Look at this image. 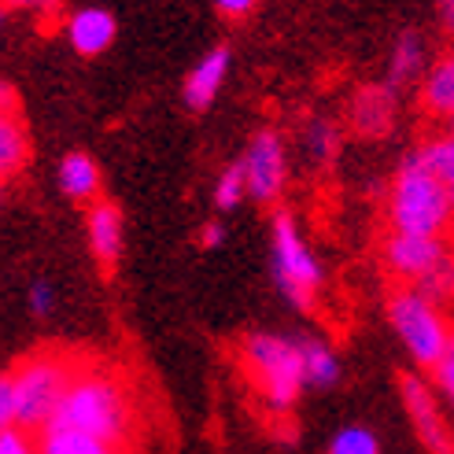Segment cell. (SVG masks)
<instances>
[{"label":"cell","instance_id":"6da1fadb","mask_svg":"<svg viewBox=\"0 0 454 454\" xmlns=\"http://www.w3.org/2000/svg\"><path fill=\"white\" fill-rule=\"evenodd\" d=\"M74 366L63 355H30L0 377V425L44 433L74 380Z\"/></svg>","mask_w":454,"mask_h":454},{"label":"cell","instance_id":"7a4b0ae2","mask_svg":"<svg viewBox=\"0 0 454 454\" xmlns=\"http://www.w3.org/2000/svg\"><path fill=\"white\" fill-rule=\"evenodd\" d=\"M52 425L78 428V433H89L97 440L122 447L133 428V406L126 399V388L111 373L82 370V373H74Z\"/></svg>","mask_w":454,"mask_h":454},{"label":"cell","instance_id":"3957f363","mask_svg":"<svg viewBox=\"0 0 454 454\" xmlns=\"http://www.w3.org/2000/svg\"><path fill=\"white\" fill-rule=\"evenodd\" d=\"M454 222V203L450 185L428 170L418 152H406L399 163L392 189H388V225L399 233H418V237H443Z\"/></svg>","mask_w":454,"mask_h":454},{"label":"cell","instance_id":"277c9868","mask_svg":"<svg viewBox=\"0 0 454 454\" xmlns=\"http://www.w3.org/2000/svg\"><path fill=\"white\" fill-rule=\"evenodd\" d=\"M240 366L247 380L259 388L270 411H292L307 388L303 380V355H300V340L274 336V333H252L240 344Z\"/></svg>","mask_w":454,"mask_h":454},{"label":"cell","instance_id":"5b68a950","mask_svg":"<svg viewBox=\"0 0 454 454\" xmlns=\"http://www.w3.org/2000/svg\"><path fill=\"white\" fill-rule=\"evenodd\" d=\"M388 322H392L395 336L403 340V348L411 351V358L425 370L436 366L440 355L450 344V336H454L440 303L428 300L414 285H403L388 296Z\"/></svg>","mask_w":454,"mask_h":454},{"label":"cell","instance_id":"8992f818","mask_svg":"<svg viewBox=\"0 0 454 454\" xmlns=\"http://www.w3.org/2000/svg\"><path fill=\"white\" fill-rule=\"evenodd\" d=\"M270 266H274V281L285 292V300L292 307H314L317 285H322V266H317L314 252L307 247V240L300 237V225L292 215L278 211L274 215V230H270Z\"/></svg>","mask_w":454,"mask_h":454},{"label":"cell","instance_id":"52a82bcc","mask_svg":"<svg viewBox=\"0 0 454 454\" xmlns=\"http://www.w3.org/2000/svg\"><path fill=\"white\" fill-rule=\"evenodd\" d=\"M399 395H403L406 418H411L425 450L428 454H454V428H450L443 406H440L436 384H428L418 373H403L399 377Z\"/></svg>","mask_w":454,"mask_h":454},{"label":"cell","instance_id":"ba28073f","mask_svg":"<svg viewBox=\"0 0 454 454\" xmlns=\"http://www.w3.org/2000/svg\"><path fill=\"white\" fill-rule=\"evenodd\" d=\"M447 255H450V252H447L443 237H418V233H399V230H392L388 237L380 240L384 270H388L392 278L406 281V285L425 281Z\"/></svg>","mask_w":454,"mask_h":454},{"label":"cell","instance_id":"9c48e42d","mask_svg":"<svg viewBox=\"0 0 454 454\" xmlns=\"http://www.w3.org/2000/svg\"><path fill=\"white\" fill-rule=\"evenodd\" d=\"M244 177H247V196L255 203H274L285 189L288 177V159H285V145L274 129H259L244 152Z\"/></svg>","mask_w":454,"mask_h":454},{"label":"cell","instance_id":"30bf717a","mask_svg":"<svg viewBox=\"0 0 454 454\" xmlns=\"http://www.w3.org/2000/svg\"><path fill=\"white\" fill-rule=\"evenodd\" d=\"M348 119H351V129L358 133V137H384L395 122V89L388 82L358 89V93L351 97Z\"/></svg>","mask_w":454,"mask_h":454},{"label":"cell","instance_id":"8fae6325","mask_svg":"<svg viewBox=\"0 0 454 454\" xmlns=\"http://www.w3.org/2000/svg\"><path fill=\"white\" fill-rule=\"evenodd\" d=\"M85 230H89V247L100 266H115L119 255H122V211L115 203L107 200H97L89 207V218H85Z\"/></svg>","mask_w":454,"mask_h":454},{"label":"cell","instance_id":"7c38bea8","mask_svg":"<svg viewBox=\"0 0 454 454\" xmlns=\"http://www.w3.org/2000/svg\"><path fill=\"white\" fill-rule=\"evenodd\" d=\"M67 37L78 56H100L115 41V19L104 8H82L67 19Z\"/></svg>","mask_w":454,"mask_h":454},{"label":"cell","instance_id":"4fadbf2b","mask_svg":"<svg viewBox=\"0 0 454 454\" xmlns=\"http://www.w3.org/2000/svg\"><path fill=\"white\" fill-rule=\"evenodd\" d=\"M225 74H230V49H225V44H218V49H211V52L189 71V78H185V104H189L192 111L211 107V100L218 97Z\"/></svg>","mask_w":454,"mask_h":454},{"label":"cell","instance_id":"5bb4252c","mask_svg":"<svg viewBox=\"0 0 454 454\" xmlns=\"http://www.w3.org/2000/svg\"><path fill=\"white\" fill-rule=\"evenodd\" d=\"M418 97H421V107L433 119L454 122V49L443 52L436 63H428Z\"/></svg>","mask_w":454,"mask_h":454},{"label":"cell","instance_id":"9a60e30c","mask_svg":"<svg viewBox=\"0 0 454 454\" xmlns=\"http://www.w3.org/2000/svg\"><path fill=\"white\" fill-rule=\"evenodd\" d=\"M300 355H303V380L307 388H333L340 380V358L336 351L317 336H296Z\"/></svg>","mask_w":454,"mask_h":454},{"label":"cell","instance_id":"2e32d148","mask_svg":"<svg viewBox=\"0 0 454 454\" xmlns=\"http://www.w3.org/2000/svg\"><path fill=\"white\" fill-rule=\"evenodd\" d=\"M37 443H41V454H119L115 443L78 433V428H63V425H49Z\"/></svg>","mask_w":454,"mask_h":454},{"label":"cell","instance_id":"e0dca14e","mask_svg":"<svg viewBox=\"0 0 454 454\" xmlns=\"http://www.w3.org/2000/svg\"><path fill=\"white\" fill-rule=\"evenodd\" d=\"M59 189L71 200H97L100 192V170L85 152H71L63 155L59 163Z\"/></svg>","mask_w":454,"mask_h":454},{"label":"cell","instance_id":"ac0fdd59","mask_svg":"<svg viewBox=\"0 0 454 454\" xmlns=\"http://www.w3.org/2000/svg\"><path fill=\"white\" fill-rule=\"evenodd\" d=\"M425 71V44L414 30H406L395 37L392 44V56H388V85L399 89L406 82H414Z\"/></svg>","mask_w":454,"mask_h":454},{"label":"cell","instance_id":"d6986e66","mask_svg":"<svg viewBox=\"0 0 454 454\" xmlns=\"http://www.w3.org/2000/svg\"><path fill=\"white\" fill-rule=\"evenodd\" d=\"M414 152H418L421 163L443 181V185L454 189V129L450 126L440 129V133H433V137H425Z\"/></svg>","mask_w":454,"mask_h":454},{"label":"cell","instance_id":"ffe728a7","mask_svg":"<svg viewBox=\"0 0 454 454\" xmlns=\"http://www.w3.org/2000/svg\"><path fill=\"white\" fill-rule=\"evenodd\" d=\"M27 155H30L27 129H22V122L15 115L4 111V119H0V174L4 177L19 174L22 163H27Z\"/></svg>","mask_w":454,"mask_h":454},{"label":"cell","instance_id":"44dd1931","mask_svg":"<svg viewBox=\"0 0 454 454\" xmlns=\"http://www.w3.org/2000/svg\"><path fill=\"white\" fill-rule=\"evenodd\" d=\"M303 148L310 152V159L317 167H329L336 159V152H340V129H336V122L310 119L307 129H303Z\"/></svg>","mask_w":454,"mask_h":454},{"label":"cell","instance_id":"7402d4cb","mask_svg":"<svg viewBox=\"0 0 454 454\" xmlns=\"http://www.w3.org/2000/svg\"><path fill=\"white\" fill-rule=\"evenodd\" d=\"M325 454H380V443L373 436V428L366 425H348L329 440Z\"/></svg>","mask_w":454,"mask_h":454},{"label":"cell","instance_id":"603a6c76","mask_svg":"<svg viewBox=\"0 0 454 454\" xmlns=\"http://www.w3.org/2000/svg\"><path fill=\"white\" fill-rule=\"evenodd\" d=\"M247 196V177H244V163L225 167L215 181V207L218 211H233L237 203Z\"/></svg>","mask_w":454,"mask_h":454},{"label":"cell","instance_id":"cb8c5ba5","mask_svg":"<svg viewBox=\"0 0 454 454\" xmlns=\"http://www.w3.org/2000/svg\"><path fill=\"white\" fill-rule=\"evenodd\" d=\"M414 288H421L428 300H436V303H443V300H454V255H447L433 274H428L425 281H418Z\"/></svg>","mask_w":454,"mask_h":454},{"label":"cell","instance_id":"d4e9b609","mask_svg":"<svg viewBox=\"0 0 454 454\" xmlns=\"http://www.w3.org/2000/svg\"><path fill=\"white\" fill-rule=\"evenodd\" d=\"M433 384H436V392H440V399L454 406V336H450V344H447V351L440 355V362H436V366H433Z\"/></svg>","mask_w":454,"mask_h":454},{"label":"cell","instance_id":"484cf974","mask_svg":"<svg viewBox=\"0 0 454 454\" xmlns=\"http://www.w3.org/2000/svg\"><path fill=\"white\" fill-rule=\"evenodd\" d=\"M0 454H41V443H34V433L19 425L0 428Z\"/></svg>","mask_w":454,"mask_h":454},{"label":"cell","instance_id":"4316f807","mask_svg":"<svg viewBox=\"0 0 454 454\" xmlns=\"http://www.w3.org/2000/svg\"><path fill=\"white\" fill-rule=\"evenodd\" d=\"M27 303H30V314H34V317H49V314L56 310V288L44 281V278L30 281V288H27Z\"/></svg>","mask_w":454,"mask_h":454},{"label":"cell","instance_id":"83f0119b","mask_svg":"<svg viewBox=\"0 0 454 454\" xmlns=\"http://www.w3.org/2000/svg\"><path fill=\"white\" fill-rule=\"evenodd\" d=\"M255 4H259V0H215V8H218L225 19H244Z\"/></svg>","mask_w":454,"mask_h":454},{"label":"cell","instance_id":"f1b7e54d","mask_svg":"<svg viewBox=\"0 0 454 454\" xmlns=\"http://www.w3.org/2000/svg\"><path fill=\"white\" fill-rule=\"evenodd\" d=\"M222 237H225L222 222H207V225L200 230V244H203V247H218V244H222Z\"/></svg>","mask_w":454,"mask_h":454},{"label":"cell","instance_id":"f546056e","mask_svg":"<svg viewBox=\"0 0 454 454\" xmlns=\"http://www.w3.org/2000/svg\"><path fill=\"white\" fill-rule=\"evenodd\" d=\"M8 4L19 12H52L56 0H8Z\"/></svg>","mask_w":454,"mask_h":454},{"label":"cell","instance_id":"4dcf8cb0","mask_svg":"<svg viewBox=\"0 0 454 454\" xmlns=\"http://www.w3.org/2000/svg\"><path fill=\"white\" fill-rule=\"evenodd\" d=\"M440 22H443V30L454 37V0H440Z\"/></svg>","mask_w":454,"mask_h":454},{"label":"cell","instance_id":"1f68e13d","mask_svg":"<svg viewBox=\"0 0 454 454\" xmlns=\"http://www.w3.org/2000/svg\"><path fill=\"white\" fill-rule=\"evenodd\" d=\"M450 203H454V189H450Z\"/></svg>","mask_w":454,"mask_h":454},{"label":"cell","instance_id":"d6a6232c","mask_svg":"<svg viewBox=\"0 0 454 454\" xmlns=\"http://www.w3.org/2000/svg\"><path fill=\"white\" fill-rule=\"evenodd\" d=\"M450 129H454V122H450Z\"/></svg>","mask_w":454,"mask_h":454}]
</instances>
